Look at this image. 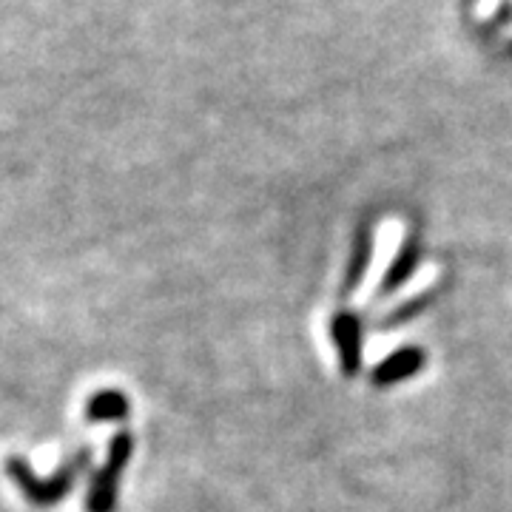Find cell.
I'll use <instances>...</instances> for the list:
<instances>
[{
    "mask_svg": "<svg viewBox=\"0 0 512 512\" xmlns=\"http://www.w3.org/2000/svg\"><path fill=\"white\" fill-rule=\"evenodd\" d=\"M370 259H373V231L370 228H359L356 239H353L348 271H345L342 288H339L342 296H350V293L359 291V285L365 282L367 271H370Z\"/></svg>",
    "mask_w": 512,
    "mask_h": 512,
    "instance_id": "6",
    "label": "cell"
},
{
    "mask_svg": "<svg viewBox=\"0 0 512 512\" xmlns=\"http://www.w3.org/2000/svg\"><path fill=\"white\" fill-rule=\"evenodd\" d=\"M421 262V242L416 237H407L399 248V254L393 256V262L387 265V271L382 276V285H379V296H390L396 293L402 285H407L413 274L419 271Z\"/></svg>",
    "mask_w": 512,
    "mask_h": 512,
    "instance_id": "5",
    "label": "cell"
},
{
    "mask_svg": "<svg viewBox=\"0 0 512 512\" xmlns=\"http://www.w3.org/2000/svg\"><path fill=\"white\" fill-rule=\"evenodd\" d=\"M128 413H131V404H128L126 393H120V390H100L86 404V419L97 421V424L126 421Z\"/></svg>",
    "mask_w": 512,
    "mask_h": 512,
    "instance_id": "7",
    "label": "cell"
},
{
    "mask_svg": "<svg viewBox=\"0 0 512 512\" xmlns=\"http://www.w3.org/2000/svg\"><path fill=\"white\" fill-rule=\"evenodd\" d=\"M473 3H476V0H464V6H473Z\"/></svg>",
    "mask_w": 512,
    "mask_h": 512,
    "instance_id": "10",
    "label": "cell"
},
{
    "mask_svg": "<svg viewBox=\"0 0 512 512\" xmlns=\"http://www.w3.org/2000/svg\"><path fill=\"white\" fill-rule=\"evenodd\" d=\"M424 365H427L424 350L419 345H407V348H399L396 353H390L387 359H382L379 365L373 367L370 379H373L376 387H393V384L413 379Z\"/></svg>",
    "mask_w": 512,
    "mask_h": 512,
    "instance_id": "4",
    "label": "cell"
},
{
    "mask_svg": "<svg viewBox=\"0 0 512 512\" xmlns=\"http://www.w3.org/2000/svg\"><path fill=\"white\" fill-rule=\"evenodd\" d=\"M89 461H92V450L83 447V450H77L72 458H66L60 464V470H57L55 476L40 478L35 476V470H32V464L26 458L9 456L6 458V476L12 478V484L18 487L20 495L32 507H55V504H60L66 495L72 493L74 484L86 473Z\"/></svg>",
    "mask_w": 512,
    "mask_h": 512,
    "instance_id": "1",
    "label": "cell"
},
{
    "mask_svg": "<svg viewBox=\"0 0 512 512\" xmlns=\"http://www.w3.org/2000/svg\"><path fill=\"white\" fill-rule=\"evenodd\" d=\"M134 456V436L128 430L114 433L109 441V458L106 464L92 476L89 495H86V510L89 512H114L117 510V495L120 481L126 473V464Z\"/></svg>",
    "mask_w": 512,
    "mask_h": 512,
    "instance_id": "2",
    "label": "cell"
},
{
    "mask_svg": "<svg viewBox=\"0 0 512 512\" xmlns=\"http://www.w3.org/2000/svg\"><path fill=\"white\" fill-rule=\"evenodd\" d=\"M433 299V293H419L416 299H410V302H404L399 305L396 311L390 313V316H384L382 319V328H396V325H404V322H410V319H416L421 311H424V305Z\"/></svg>",
    "mask_w": 512,
    "mask_h": 512,
    "instance_id": "8",
    "label": "cell"
},
{
    "mask_svg": "<svg viewBox=\"0 0 512 512\" xmlns=\"http://www.w3.org/2000/svg\"><path fill=\"white\" fill-rule=\"evenodd\" d=\"M330 336H333V345L339 353V367L342 373L353 379L359 370H362V339H365V330L356 313H336L333 322H330Z\"/></svg>",
    "mask_w": 512,
    "mask_h": 512,
    "instance_id": "3",
    "label": "cell"
},
{
    "mask_svg": "<svg viewBox=\"0 0 512 512\" xmlns=\"http://www.w3.org/2000/svg\"><path fill=\"white\" fill-rule=\"evenodd\" d=\"M512 23V0H501L495 15L484 23V32H495V29H504Z\"/></svg>",
    "mask_w": 512,
    "mask_h": 512,
    "instance_id": "9",
    "label": "cell"
}]
</instances>
